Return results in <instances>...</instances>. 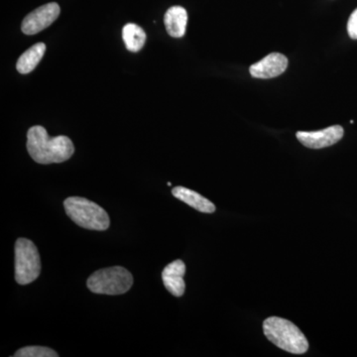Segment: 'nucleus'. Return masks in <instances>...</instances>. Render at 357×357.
<instances>
[{
    "instance_id": "obj_1",
    "label": "nucleus",
    "mask_w": 357,
    "mask_h": 357,
    "mask_svg": "<svg viewBox=\"0 0 357 357\" xmlns=\"http://www.w3.org/2000/svg\"><path fill=\"white\" fill-rule=\"evenodd\" d=\"M27 150L36 163H63L73 156L75 146L67 136L50 137L43 126H33L27 133Z\"/></svg>"
},
{
    "instance_id": "obj_2",
    "label": "nucleus",
    "mask_w": 357,
    "mask_h": 357,
    "mask_svg": "<svg viewBox=\"0 0 357 357\" xmlns=\"http://www.w3.org/2000/svg\"><path fill=\"white\" fill-rule=\"evenodd\" d=\"M265 337L283 351L293 354H306L309 342L297 326L287 319L271 317L263 323Z\"/></svg>"
},
{
    "instance_id": "obj_3",
    "label": "nucleus",
    "mask_w": 357,
    "mask_h": 357,
    "mask_svg": "<svg viewBox=\"0 0 357 357\" xmlns=\"http://www.w3.org/2000/svg\"><path fill=\"white\" fill-rule=\"evenodd\" d=\"M66 213L79 227L89 230L109 229L110 220L102 206L81 197H70L65 199Z\"/></svg>"
},
{
    "instance_id": "obj_4",
    "label": "nucleus",
    "mask_w": 357,
    "mask_h": 357,
    "mask_svg": "<svg viewBox=\"0 0 357 357\" xmlns=\"http://www.w3.org/2000/svg\"><path fill=\"white\" fill-rule=\"evenodd\" d=\"M86 285L91 292L98 295H122L132 287L133 276L121 266L105 268L91 274Z\"/></svg>"
},
{
    "instance_id": "obj_5",
    "label": "nucleus",
    "mask_w": 357,
    "mask_h": 357,
    "mask_svg": "<svg viewBox=\"0 0 357 357\" xmlns=\"http://www.w3.org/2000/svg\"><path fill=\"white\" fill-rule=\"evenodd\" d=\"M41 273V259L38 249L29 239L18 238L15 243V280L27 285Z\"/></svg>"
},
{
    "instance_id": "obj_6",
    "label": "nucleus",
    "mask_w": 357,
    "mask_h": 357,
    "mask_svg": "<svg viewBox=\"0 0 357 357\" xmlns=\"http://www.w3.org/2000/svg\"><path fill=\"white\" fill-rule=\"evenodd\" d=\"M61 13V8L56 2L45 4L28 14L23 20L21 29L26 35H34L43 31L54 22Z\"/></svg>"
},
{
    "instance_id": "obj_7",
    "label": "nucleus",
    "mask_w": 357,
    "mask_h": 357,
    "mask_svg": "<svg viewBox=\"0 0 357 357\" xmlns=\"http://www.w3.org/2000/svg\"><path fill=\"white\" fill-rule=\"evenodd\" d=\"M298 140L304 146L312 149H321L337 143L344 136V128L333 126L319 131H299L296 134Z\"/></svg>"
},
{
    "instance_id": "obj_8",
    "label": "nucleus",
    "mask_w": 357,
    "mask_h": 357,
    "mask_svg": "<svg viewBox=\"0 0 357 357\" xmlns=\"http://www.w3.org/2000/svg\"><path fill=\"white\" fill-rule=\"evenodd\" d=\"M288 67V59L283 54L272 53L250 66L251 76L256 79H273L280 76Z\"/></svg>"
},
{
    "instance_id": "obj_9",
    "label": "nucleus",
    "mask_w": 357,
    "mask_h": 357,
    "mask_svg": "<svg viewBox=\"0 0 357 357\" xmlns=\"http://www.w3.org/2000/svg\"><path fill=\"white\" fill-rule=\"evenodd\" d=\"M185 274V265L182 260L175 261L167 265L162 272V280L169 293L175 297H182L185 290L184 276Z\"/></svg>"
},
{
    "instance_id": "obj_10",
    "label": "nucleus",
    "mask_w": 357,
    "mask_h": 357,
    "mask_svg": "<svg viewBox=\"0 0 357 357\" xmlns=\"http://www.w3.org/2000/svg\"><path fill=\"white\" fill-rule=\"evenodd\" d=\"M166 30L174 38L184 36L188 24L187 10L182 6H172L167 10L165 17Z\"/></svg>"
},
{
    "instance_id": "obj_11",
    "label": "nucleus",
    "mask_w": 357,
    "mask_h": 357,
    "mask_svg": "<svg viewBox=\"0 0 357 357\" xmlns=\"http://www.w3.org/2000/svg\"><path fill=\"white\" fill-rule=\"evenodd\" d=\"M173 196L180 201L189 204L195 210L204 213H213L215 211V206L208 199L185 187H176L172 190Z\"/></svg>"
},
{
    "instance_id": "obj_12",
    "label": "nucleus",
    "mask_w": 357,
    "mask_h": 357,
    "mask_svg": "<svg viewBox=\"0 0 357 357\" xmlns=\"http://www.w3.org/2000/svg\"><path fill=\"white\" fill-rule=\"evenodd\" d=\"M45 52H46V45L44 43L33 45L31 48L25 51L18 59L16 64L18 72L23 75L31 73L44 57Z\"/></svg>"
},
{
    "instance_id": "obj_13",
    "label": "nucleus",
    "mask_w": 357,
    "mask_h": 357,
    "mask_svg": "<svg viewBox=\"0 0 357 357\" xmlns=\"http://www.w3.org/2000/svg\"><path fill=\"white\" fill-rule=\"evenodd\" d=\"M146 38V33L144 30L140 26L133 23H128L122 29V39L128 51H140L144 46Z\"/></svg>"
},
{
    "instance_id": "obj_14",
    "label": "nucleus",
    "mask_w": 357,
    "mask_h": 357,
    "mask_svg": "<svg viewBox=\"0 0 357 357\" xmlns=\"http://www.w3.org/2000/svg\"><path fill=\"white\" fill-rule=\"evenodd\" d=\"M14 357H58L59 354L46 347H26L17 351Z\"/></svg>"
},
{
    "instance_id": "obj_15",
    "label": "nucleus",
    "mask_w": 357,
    "mask_h": 357,
    "mask_svg": "<svg viewBox=\"0 0 357 357\" xmlns=\"http://www.w3.org/2000/svg\"><path fill=\"white\" fill-rule=\"evenodd\" d=\"M347 32L351 39L357 40V8L351 13L347 22Z\"/></svg>"
}]
</instances>
